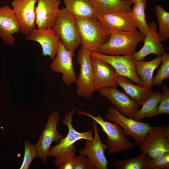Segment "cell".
<instances>
[{
  "label": "cell",
  "mask_w": 169,
  "mask_h": 169,
  "mask_svg": "<svg viewBox=\"0 0 169 169\" xmlns=\"http://www.w3.org/2000/svg\"><path fill=\"white\" fill-rule=\"evenodd\" d=\"M76 108H73L68 114H65L62 120V123L67 126L68 132L55 146L51 147L49 156L55 158L53 164L57 167L64 162L72 160L75 155L77 148L74 145L76 142L81 139L92 140L93 139V130L84 132H79L76 130L72 124V118Z\"/></svg>",
  "instance_id": "cell-1"
},
{
  "label": "cell",
  "mask_w": 169,
  "mask_h": 169,
  "mask_svg": "<svg viewBox=\"0 0 169 169\" xmlns=\"http://www.w3.org/2000/svg\"><path fill=\"white\" fill-rule=\"evenodd\" d=\"M75 24L81 45L90 51L99 52L111 33L103 26L97 17L75 18Z\"/></svg>",
  "instance_id": "cell-2"
},
{
  "label": "cell",
  "mask_w": 169,
  "mask_h": 169,
  "mask_svg": "<svg viewBox=\"0 0 169 169\" xmlns=\"http://www.w3.org/2000/svg\"><path fill=\"white\" fill-rule=\"evenodd\" d=\"M79 115L87 116L92 119L101 127V131L106 134L104 141L110 154H116L127 151L130 148H135V145L127 138L125 131L117 124L104 120L101 115L97 116L84 111L78 110Z\"/></svg>",
  "instance_id": "cell-3"
},
{
  "label": "cell",
  "mask_w": 169,
  "mask_h": 169,
  "mask_svg": "<svg viewBox=\"0 0 169 169\" xmlns=\"http://www.w3.org/2000/svg\"><path fill=\"white\" fill-rule=\"evenodd\" d=\"M110 33V38L101 46L99 52L109 55H132L136 51L137 46L145 38L137 30Z\"/></svg>",
  "instance_id": "cell-4"
},
{
  "label": "cell",
  "mask_w": 169,
  "mask_h": 169,
  "mask_svg": "<svg viewBox=\"0 0 169 169\" xmlns=\"http://www.w3.org/2000/svg\"><path fill=\"white\" fill-rule=\"evenodd\" d=\"M52 28L68 50L74 52L81 44L75 18L65 8L59 9Z\"/></svg>",
  "instance_id": "cell-5"
},
{
  "label": "cell",
  "mask_w": 169,
  "mask_h": 169,
  "mask_svg": "<svg viewBox=\"0 0 169 169\" xmlns=\"http://www.w3.org/2000/svg\"><path fill=\"white\" fill-rule=\"evenodd\" d=\"M105 118L119 125L127 136L132 137L135 141L136 146L140 147L144 141L147 132L153 127L149 123L127 117L122 114L114 106L107 107Z\"/></svg>",
  "instance_id": "cell-6"
},
{
  "label": "cell",
  "mask_w": 169,
  "mask_h": 169,
  "mask_svg": "<svg viewBox=\"0 0 169 169\" xmlns=\"http://www.w3.org/2000/svg\"><path fill=\"white\" fill-rule=\"evenodd\" d=\"M60 115L57 111H54L49 115L47 122L41 133L39 136L38 142L35 144L39 157L43 162L47 164V159L53 142H59L64 137L57 129Z\"/></svg>",
  "instance_id": "cell-7"
},
{
  "label": "cell",
  "mask_w": 169,
  "mask_h": 169,
  "mask_svg": "<svg viewBox=\"0 0 169 169\" xmlns=\"http://www.w3.org/2000/svg\"><path fill=\"white\" fill-rule=\"evenodd\" d=\"M90 51L81 45L78 52V62L80 71L75 82L79 96L89 99L93 94L94 75Z\"/></svg>",
  "instance_id": "cell-8"
},
{
  "label": "cell",
  "mask_w": 169,
  "mask_h": 169,
  "mask_svg": "<svg viewBox=\"0 0 169 169\" xmlns=\"http://www.w3.org/2000/svg\"><path fill=\"white\" fill-rule=\"evenodd\" d=\"M139 147L141 152L151 157L169 152V125L153 127L146 133Z\"/></svg>",
  "instance_id": "cell-9"
},
{
  "label": "cell",
  "mask_w": 169,
  "mask_h": 169,
  "mask_svg": "<svg viewBox=\"0 0 169 169\" xmlns=\"http://www.w3.org/2000/svg\"><path fill=\"white\" fill-rule=\"evenodd\" d=\"M91 57L99 58L111 65L117 74L124 76L143 86L142 82L136 73L135 64L136 61L132 55H109L99 52L90 51Z\"/></svg>",
  "instance_id": "cell-10"
},
{
  "label": "cell",
  "mask_w": 169,
  "mask_h": 169,
  "mask_svg": "<svg viewBox=\"0 0 169 169\" xmlns=\"http://www.w3.org/2000/svg\"><path fill=\"white\" fill-rule=\"evenodd\" d=\"M95 121L92 123L94 137L92 140H86L85 147L79 151V153L87 157L93 164L95 169H107L109 162L105 152L107 145L101 141L99 135L100 130Z\"/></svg>",
  "instance_id": "cell-11"
},
{
  "label": "cell",
  "mask_w": 169,
  "mask_h": 169,
  "mask_svg": "<svg viewBox=\"0 0 169 169\" xmlns=\"http://www.w3.org/2000/svg\"><path fill=\"white\" fill-rule=\"evenodd\" d=\"M74 52L67 50L59 39L56 55L50 67L54 72L62 74V80L68 86L75 83L77 76L73 63Z\"/></svg>",
  "instance_id": "cell-12"
},
{
  "label": "cell",
  "mask_w": 169,
  "mask_h": 169,
  "mask_svg": "<svg viewBox=\"0 0 169 169\" xmlns=\"http://www.w3.org/2000/svg\"><path fill=\"white\" fill-rule=\"evenodd\" d=\"M96 91L109 100L119 112L127 117L133 119L139 110V105L134 100L116 87L101 88Z\"/></svg>",
  "instance_id": "cell-13"
},
{
  "label": "cell",
  "mask_w": 169,
  "mask_h": 169,
  "mask_svg": "<svg viewBox=\"0 0 169 169\" xmlns=\"http://www.w3.org/2000/svg\"><path fill=\"white\" fill-rule=\"evenodd\" d=\"M37 0H13V9L19 23L21 32L25 36L36 27L35 5Z\"/></svg>",
  "instance_id": "cell-14"
},
{
  "label": "cell",
  "mask_w": 169,
  "mask_h": 169,
  "mask_svg": "<svg viewBox=\"0 0 169 169\" xmlns=\"http://www.w3.org/2000/svg\"><path fill=\"white\" fill-rule=\"evenodd\" d=\"M104 28L110 32H130L137 28L132 11L115 12L97 16Z\"/></svg>",
  "instance_id": "cell-15"
},
{
  "label": "cell",
  "mask_w": 169,
  "mask_h": 169,
  "mask_svg": "<svg viewBox=\"0 0 169 169\" xmlns=\"http://www.w3.org/2000/svg\"><path fill=\"white\" fill-rule=\"evenodd\" d=\"M94 79L93 91L109 87H116L117 77L118 74L110 64L96 57H91Z\"/></svg>",
  "instance_id": "cell-16"
},
{
  "label": "cell",
  "mask_w": 169,
  "mask_h": 169,
  "mask_svg": "<svg viewBox=\"0 0 169 169\" xmlns=\"http://www.w3.org/2000/svg\"><path fill=\"white\" fill-rule=\"evenodd\" d=\"M21 38L38 43L42 47V54L43 56H49L52 60L55 57L59 38L52 28H34L28 35Z\"/></svg>",
  "instance_id": "cell-17"
},
{
  "label": "cell",
  "mask_w": 169,
  "mask_h": 169,
  "mask_svg": "<svg viewBox=\"0 0 169 169\" xmlns=\"http://www.w3.org/2000/svg\"><path fill=\"white\" fill-rule=\"evenodd\" d=\"M148 26V32L143 40V47L132 55L136 62L143 60L147 56L151 54L161 56L166 52L157 31L156 23L151 22Z\"/></svg>",
  "instance_id": "cell-18"
},
{
  "label": "cell",
  "mask_w": 169,
  "mask_h": 169,
  "mask_svg": "<svg viewBox=\"0 0 169 169\" xmlns=\"http://www.w3.org/2000/svg\"><path fill=\"white\" fill-rule=\"evenodd\" d=\"M21 32L19 23L13 9L6 5L0 8V37L8 45H13L14 33Z\"/></svg>",
  "instance_id": "cell-19"
},
{
  "label": "cell",
  "mask_w": 169,
  "mask_h": 169,
  "mask_svg": "<svg viewBox=\"0 0 169 169\" xmlns=\"http://www.w3.org/2000/svg\"><path fill=\"white\" fill-rule=\"evenodd\" d=\"M35 7L38 28H52L59 9L60 0H37Z\"/></svg>",
  "instance_id": "cell-20"
},
{
  "label": "cell",
  "mask_w": 169,
  "mask_h": 169,
  "mask_svg": "<svg viewBox=\"0 0 169 169\" xmlns=\"http://www.w3.org/2000/svg\"><path fill=\"white\" fill-rule=\"evenodd\" d=\"M131 0H90L96 17L110 13L131 11Z\"/></svg>",
  "instance_id": "cell-21"
},
{
  "label": "cell",
  "mask_w": 169,
  "mask_h": 169,
  "mask_svg": "<svg viewBox=\"0 0 169 169\" xmlns=\"http://www.w3.org/2000/svg\"><path fill=\"white\" fill-rule=\"evenodd\" d=\"M116 82L117 85L122 88L124 92L139 105H142L145 100L152 93L143 86L132 83L129 79L118 74Z\"/></svg>",
  "instance_id": "cell-22"
},
{
  "label": "cell",
  "mask_w": 169,
  "mask_h": 169,
  "mask_svg": "<svg viewBox=\"0 0 169 169\" xmlns=\"http://www.w3.org/2000/svg\"><path fill=\"white\" fill-rule=\"evenodd\" d=\"M162 60V56H157L151 61L141 60L135 62L136 71L141 80L143 86L150 90L152 89V84L154 72L161 63Z\"/></svg>",
  "instance_id": "cell-23"
},
{
  "label": "cell",
  "mask_w": 169,
  "mask_h": 169,
  "mask_svg": "<svg viewBox=\"0 0 169 169\" xmlns=\"http://www.w3.org/2000/svg\"><path fill=\"white\" fill-rule=\"evenodd\" d=\"M66 10L75 18L96 17L90 0H63Z\"/></svg>",
  "instance_id": "cell-24"
},
{
  "label": "cell",
  "mask_w": 169,
  "mask_h": 169,
  "mask_svg": "<svg viewBox=\"0 0 169 169\" xmlns=\"http://www.w3.org/2000/svg\"><path fill=\"white\" fill-rule=\"evenodd\" d=\"M162 95V92L159 90L152 92L145 100L133 119L140 121L146 117L152 118L158 115V105Z\"/></svg>",
  "instance_id": "cell-25"
},
{
  "label": "cell",
  "mask_w": 169,
  "mask_h": 169,
  "mask_svg": "<svg viewBox=\"0 0 169 169\" xmlns=\"http://www.w3.org/2000/svg\"><path fill=\"white\" fill-rule=\"evenodd\" d=\"M131 8L136 23L140 33L145 37L148 32L149 27L146 19L145 10L146 0H138L133 3Z\"/></svg>",
  "instance_id": "cell-26"
},
{
  "label": "cell",
  "mask_w": 169,
  "mask_h": 169,
  "mask_svg": "<svg viewBox=\"0 0 169 169\" xmlns=\"http://www.w3.org/2000/svg\"><path fill=\"white\" fill-rule=\"evenodd\" d=\"M148 155L141 152L134 158H126L116 161L115 163L117 169H147V161Z\"/></svg>",
  "instance_id": "cell-27"
},
{
  "label": "cell",
  "mask_w": 169,
  "mask_h": 169,
  "mask_svg": "<svg viewBox=\"0 0 169 169\" xmlns=\"http://www.w3.org/2000/svg\"><path fill=\"white\" fill-rule=\"evenodd\" d=\"M155 12L159 26L158 33L162 42L169 38V13L161 6H155Z\"/></svg>",
  "instance_id": "cell-28"
},
{
  "label": "cell",
  "mask_w": 169,
  "mask_h": 169,
  "mask_svg": "<svg viewBox=\"0 0 169 169\" xmlns=\"http://www.w3.org/2000/svg\"><path fill=\"white\" fill-rule=\"evenodd\" d=\"M161 64L156 74L153 78L152 86L161 85L163 81L169 79V54L164 52L162 55Z\"/></svg>",
  "instance_id": "cell-29"
},
{
  "label": "cell",
  "mask_w": 169,
  "mask_h": 169,
  "mask_svg": "<svg viewBox=\"0 0 169 169\" xmlns=\"http://www.w3.org/2000/svg\"><path fill=\"white\" fill-rule=\"evenodd\" d=\"M24 153L22 164L20 169H28L30 163L36 157H38V153L35 145L31 144L30 142L24 141Z\"/></svg>",
  "instance_id": "cell-30"
},
{
  "label": "cell",
  "mask_w": 169,
  "mask_h": 169,
  "mask_svg": "<svg viewBox=\"0 0 169 169\" xmlns=\"http://www.w3.org/2000/svg\"><path fill=\"white\" fill-rule=\"evenodd\" d=\"M146 164L147 169H169V152L156 157L148 156Z\"/></svg>",
  "instance_id": "cell-31"
},
{
  "label": "cell",
  "mask_w": 169,
  "mask_h": 169,
  "mask_svg": "<svg viewBox=\"0 0 169 169\" xmlns=\"http://www.w3.org/2000/svg\"><path fill=\"white\" fill-rule=\"evenodd\" d=\"M161 90L163 91L162 95L158 107V115L162 114H169V89L167 85L163 84Z\"/></svg>",
  "instance_id": "cell-32"
},
{
  "label": "cell",
  "mask_w": 169,
  "mask_h": 169,
  "mask_svg": "<svg viewBox=\"0 0 169 169\" xmlns=\"http://www.w3.org/2000/svg\"><path fill=\"white\" fill-rule=\"evenodd\" d=\"M73 160L74 169H95L93 164L86 156L75 155Z\"/></svg>",
  "instance_id": "cell-33"
},
{
  "label": "cell",
  "mask_w": 169,
  "mask_h": 169,
  "mask_svg": "<svg viewBox=\"0 0 169 169\" xmlns=\"http://www.w3.org/2000/svg\"><path fill=\"white\" fill-rule=\"evenodd\" d=\"M57 169H74V163L73 159L69 160L64 162L57 167Z\"/></svg>",
  "instance_id": "cell-34"
},
{
  "label": "cell",
  "mask_w": 169,
  "mask_h": 169,
  "mask_svg": "<svg viewBox=\"0 0 169 169\" xmlns=\"http://www.w3.org/2000/svg\"><path fill=\"white\" fill-rule=\"evenodd\" d=\"M138 0H131V2L132 3V4L133 3L135 2H136V1H137Z\"/></svg>",
  "instance_id": "cell-35"
}]
</instances>
